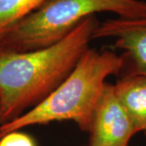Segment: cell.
Returning a JSON list of instances; mask_svg holds the SVG:
<instances>
[{
	"label": "cell",
	"instance_id": "1",
	"mask_svg": "<svg viewBox=\"0 0 146 146\" xmlns=\"http://www.w3.org/2000/svg\"><path fill=\"white\" fill-rule=\"evenodd\" d=\"M97 16L51 46L25 52L0 49V126L39 105L72 72L90 47Z\"/></svg>",
	"mask_w": 146,
	"mask_h": 146
},
{
	"label": "cell",
	"instance_id": "2",
	"mask_svg": "<svg viewBox=\"0 0 146 146\" xmlns=\"http://www.w3.org/2000/svg\"><path fill=\"white\" fill-rule=\"evenodd\" d=\"M123 65L121 55L114 51L89 47L52 94L16 119L0 126V138L28 127L60 121H73L82 131L89 132L106 80L119 75Z\"/></svg>",
	"mask_w": 146,
	"mask_h": 146
},
{
	"label": "cell",
	"instance_id": "3",
	"mask_svg": "<svg viewBox=\"0 0 146 146\" xmlns=\"http://www.w3.org/2000/svg\"><path fill=\"white\" fill-rule=\"evenodd\" d=\"M101 12L146 17L145 0H47L0 37V49L25 52L61 41L84 20Z\"/></svg>",
	"mask_w": 146,
	"mask_h": 146
},
{
	"label": "cell",
	"instance_id": "4",
	"mask_svg": "<svg viewBox=\"0 0 146 146\" xmlns=\"http://www.w3.org/2000/svg\"><path fill=\"white\" fill-rule=\"evenodd\" d=\"M112 39L121 50L123 65L120 76H146V17L125 19L117 17L100 22L93 35L95 39Z\"/></svg>",
	"mask_w": 146,
	"mask_h": 146
},
{
	"label": "cell",
	"instance_id": "5",
	"mask_svg": "<svg viewBox=\"0 0 146 146\" xmlns=\"http://www.w3.org/2000/svg\"><path fill=\"white\" fill-rule=\"evenodd\" d=\"M88 133L89 146H129L131 139L137 133L115 94L113 84H105Z\"/></svg>",
	"mask_w": 146,
	"mask_h": 146
},
{
	"label": "cell",
	"instance_id": "6",
	"mask_svg": "<svg viewBox=\"0 0 146 146\" xmlns=\"http://www.w3.org/2000/svg\"><path fill=\"white\" fill-rule=\"evenodd\" d=\"M115 94L137 133L146 131V76L123 75L114 84Z\"/></svg>",
	"mask_w": 146,
	"mask_h": 146
},
{
	"label": "cell",
	"instance_id": "7",
	"mask_svg": "<svg viewBox=\"0 0 146 146\" xmlns=\"http://www.w3.org/2000/svg\"><path fill=\"white\" fill-rule=\"evenodd\" d=\"M47 0H0V37Z\"/></svg>",
	"mask_w": 146,
	"mask_h": 146
},
{
	"label": "cell",
	"instance_id": "8",
	"mask_svg": "<svg viewBox=\"0 0 146 146\" xmlns=\"http://www.w3.org/2000/svg\"><path fill=\"white\" fill-rule=\"evenodd\" d=\"M0 146H36V144L32 136L21 131H16L1 137Z\"/></svg>",
	"mask_w": 146,
	"mask_h": 146
},
{
	"label": "cell",
	"instance_id": "9",
	"mask_svg": "<svg viewBox=\"0 0 146 146\" xmlns=\"http://www.w3.org/2000/svg\"><path fill=\"white\" fill-rule=\"evenodd\" d=\"M145 136H146V131H145Z\"/></svg>",
	"mask_w": 146,
	"mask_h": 146
}]
</instances>
